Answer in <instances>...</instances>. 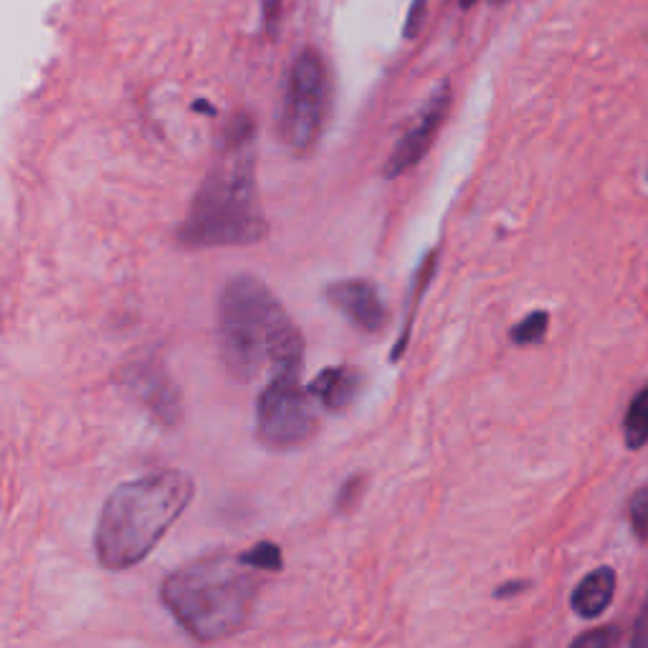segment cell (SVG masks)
Segmentation results:
<instances>
[{
	"mask_svg": "<svg viewBox=\"0 0 648 648\" xmlns=\"http://www.w3.org/2000/svg\"><path fill=\"white\" fill-rule=\"evenodd\" d=\"M266 231L257 193L253 122L249 114H236L220 139L216 162L178 228V241L185 249L251 246L264 239Z\"/></svg>",
	"mask_w": 648,
	"mask_h": 648,
	"instance_id": "6da1fadb",
	"label": "cell"
},
{
	"mask_svg": "<svg viewBox=\"0 0 648 648\" xmlns=\"http://www.w3.org/2000/svg\"><path fill=\"white\" fill-rule=\"evenodd\" d=\"M218 344L226 371L236 380H257L264 367L302 373L305 340L264 282L239 274L224 286L218 302Z\"/></svg>",
	"mask_w": 648,
	"mask_h": 648,
	"instance_id": "7a4b0ae2",
	"label": "cell"
},
{
	"mask_svg": "<svg viewBox=\"0 0 648 648\" xmlns=\"http://www.w3.org/2000/svg\"><path fill=\"white\" fill-rule=\"evenodd\" d=\"M195 484L183 471H158L117 487L96 522V560L110 570H127L145 560L185 512Z\"/></svg>",
	"mask_w": 648,
	"mask_h": 648,
	"instance_id": "3957f363",
	"label": "cell"
},
{
	"mask_svg": "<svg viewBox=\"0 0 648 648\" xmlns=\"http://www.w3.org/2000/svg\"><path fill=\"white\" fill-rule=\"evenodd\" d=\"M239 557L216 553L170 572L160 588L162 603L201 644L239 634L259 595V578Z\"/></svg>",
	"mask_w": 648,
	"mask_h": 648,
	"instance_id": "277c9868",
	"label": "cell"
},
{
	"mask_svg": "<svg viewBox=\"0 0 648 648\" xmlns=\"http://www.w3.org/2000/svg\"><path fill=\"white\" fill-rule=\"evenodd\" d=\"M327 106H330V77L315 48H305L294 59L286 77L284 102L278 112V135L297 155L315 150L322 135Z\"/></svg>",
	"mask_w": 648,
	"mask_h": 648,
	"instance_id": "5b68a950",
	"label": "cell"
},
{
	"mask_svg": "<svg viewBox=\"0 0 648 648\" xmlns=\"http://www.w3.org/2000/svg\"><path fill=\"white\" fill-rule=\"evenodd\" d=\"M315 431L317 418L309 396L299 385V373H274L257 406V436L261 444L276 451L297 448L305 446Z\"/></svg>",
	"mask_w": 648,
	"mask_h": 648,
	"instance_id": "8992f818",
	"label": "cell"
},
{
	"mask_svg": "<svg viewBox=\"0 0 648 648\" xmlns=\"http://www.w3.org/2000/svg\"><path fill=\"white\" fill-rule=\"evenodd\" d=\"M448 106H451V87L448 81H441L436 92L431 94L429 104H425L423 112L418 114V120L410 125L408 133L398 139L396 150H393V155L383 168L385 178L403 175V172H408L410 168L423 160V155L429 152V147L433 145V139H436L441 125H444Z\"/></svg>",
	"mask_w": 648,
	"mask_h": 648,
	"instance_id": "52a82bcc",
	"label": "cell"
},
{
	"mask_svg": "<svg viewBox=\"0 0 648 648\" xmlns=\"http://www.w3.org/2000/svg\"><path fill=\"white\" fill-rule=\"evenodd\" d=\"M127 390L143 403L155 421L175 425L180 421V396L168 373L158 363H135L125 371Z\"/></svg>",
	"mask_w": 648,
	"mask_h": 648,
	"instance_id": "ba28073f",
	"label": "cell"
},
{
	"mask_svg": "<svg viewBox=\"0 0 648 648\" xmlns=\"http://www.w3.org/2000/svg\"><path fill=\"white\" fill-rule=\"evenodd\" d=\"M327 302L334 309H340L357 330L367 334H377L388 322V311H385L380 297H377L375 284L365 278H342L325 289Z\"/></svg>",
	"mask_w": 648,
	"mask_h": 648,
	"instance_id": "9c48e42d",
	"label": "cell"
},
{
	"mask_svg": "<svg viewBox=\"0 0 648 648\" xmlns=\"http://www.w3.org/2000/svg\"><path fill=\"white\" fill-rule=\"evenodd\" d=\"M360 383H363L360 373L352 371V367H327L309 383L307 393L315 396L330 413H342V410L355 403Z\"/></svg>",
	"mask_w": 648,
	"mask_h": 648,
	"instance_id": "30bf717a",
	"label": "cell"
},
{
	"mask_svg": "<svg viewBox=\"0 0 648 648\" xmlns=\"http://www.w3.org/2000/svg\"><path fill=\"white\" fill-rule=\"evenodd\" d=\"M615 595V572L613 568H598L590 576L578 582L576 593H572L570 603L580 618H598L605 609H609Z\"/></svg>",
	"mask_w": 648,
	"mask_h": 648,
	"instance_id": "8fae6325",
	"label": "cell"
},
{
	"mask_svg": "<svg viewBox=\"0 0 648 648\" xmlns=\"http://www.w3.org/2000/svg\"><path fill=\"white\" fill-rule=\"evenodd\" d=\"M623 439H626L630 451H638L648 444V385L630 400L626 421H623Z\"/></svg>",
	"mask_w": 648,
	"mask_h": 648,
	"instance_id": "7c38bea8",
	"label": "cell"
},
{
	"mask_svg": "<svg viewBox=\"0 0 648 648\" xmlns=\"http://www.w3.org/2000/svg\"><path fill=\"white\" fill-rule=\"evenodd\" d=\"M547 327H549V315L543 309L532 311L522 319V322H516L512 327V342L514 344H537L545 340L547 334Z\"/></svg>",
	"mask_w": 648,
	"mask_h": 648,
	"instance_id": "4fadbf2b",
	"label": "cell"
},
{
	"mask_svg": "<svg viewBox=\"0 0 648 648\" xmlns=\"http://www.w3.org/2000/svg\"><path fill=\"white\" fill-rule=\"evenodd\" d=\"M241 560L246 565H251V568H259V570H282L284 565V557H282V549H278L274 543H259L249 553L241 555Z\"/></svg>",
	"mask_w": 648,
	"mask_h": 648,
	"instance_id": "5bb4252c",
	"label": "cell"
},
{
	"mask_svg": "<svg viewBox=\"0 0 648 648\" xmlns=\"http://www.w3.org/2000/svg\"><path fill=\"white\" fill-rule=\"evenodd\" d=\"M628 514H630V524H634V532L638 539H648V487L638 489L634 497H630V507H628Z\"/></svg>",
	"mask_w": 648,
	"mask_h": 648,
	"instance_id": "9a60e30c",
	"label": "cell"
},
{
	"mask_svg": "<svg viewBox=\"0 0 648 648\" xmlns=\"http://www.w3.org/2000/svg\"><path fill=\"white\" fill-rule=\"evenodd\" d=\"M615 641H618V628L603 626V628L588 630V634L578 636L576 641L570 644V648H613Z\"/></svg>",
	"mask_w": 648,
	"mask_h": 648,
	"instance_id": "2e32d148",
	"label": "cell"
},
{
	"mask_svg": "<svg viewBox=\"0 0 648 648\" xmlns=\"http://www.w3.org/2000/svg\"><path fill=\"white\" fill-rule=\"evenodd\" d=\"M425 8H429V0H413V3H410L408 19H406V26H403L406 38H416L418 34H421V29L425 23Z\"/></svg>",
	"mask_w": 648,
	"mask_h": 648,
	"instance_id": "e0dca14e",
	"label": "cell"
},
{
	"mask_svg": "<svg viewBox=\"0 0 648 648\" xmlns=\"http://www.w3.org/2000/svg\"><path fill=\"white\" fill-rule=\"evenodd\" d=\"M628 648H648V593L644 598L641 613H638V618H636L634 636H630Z\"/></svg>",
	"mask_w": 648,
	"mask_h": 648,
	"instance_id": "ac0fdd59",
	"label": "cell"
},
{
	"mask_svg": "<svg viewBox=\"0 0 648 648\" xmlns=\"http://www.w3.org/2000/svg\"><path fill=\"white\" fill-rule=\"evenodd\" d=\"M360 491H363V477H355V479H350L348 484H344L340 497H338L340 510H352V507H355V502H357Z\"/></svg>",
	"mask_w": 648,
	"mask_h": 648,
	"instance_id": "d6986e66",
	"label": "cell"
},
{
	"mask_svg": "<svg viewBox=\"0 0 648 648\" xmlns=\"http://www.w3.org/2000/svg\"><path fill=\"white\" fill-rule=\"evenodd\" d=\"M261 8H264V29L266 34H276L278 15H282V0H261Z\"/></svg>",
	"mask_w": 648,
	"mask_h": 648,
	"instance_id": "ffe728a7",
	"label": "cell"
},
{
	"mask_svg": "<svg viewBox=\"0 0 648 648\" xmlns=\"http://www.w3.org/2000/svg\"><path fill=\"white\" fill-rule=\"evenodd\" d=\"M527 588V582H507L497 590V598H507V595H514V593H522V590Z\"/></svg>",
	"mask_w": 648,
	"mask_h": 648,
	"instance_id": "44dd1931",
	"label": "cell"
},
{
	"mask_svg": "<svg viewBox=\"0 0 648 648\" xmlns=\"http://www.w3.org/2000/svg\"><path fill=\"white\" fill-rule=\"evenodd\" d=\"M474 3H477V0H458V5H462L464 11H466V8H471Z\"/></svg>",
	"mask_w": 648,
	"mask_h": 648,
	"instance_id": "7402d4cb",
	"label": "cell"
}]
</instances>
